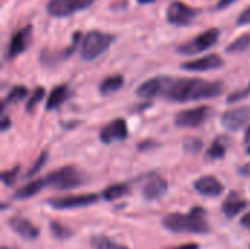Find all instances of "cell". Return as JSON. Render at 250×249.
<instances>
[{
    "label": "cell",
    "mask_w": 250,
    "mask_h": 249,
    "mask_svg": "<svg viewBox=\"0 0 250 249\" xmlns=\"http://www.w3.org/2000/svg\"><path fill=\"white\" fill-rule=\"evenodd\" d=\"M168 249H199V245L195 244V242H189V244H183V245H179V247H173V248Z\"/></svg>",
    "instance_id": "cell-35"
},
{
    "label": "cell",
    "mask_w": 250,
    "mask_h": 249,
    "mask_svg": "<svg viewBox=\"0 0 250 249\" xmlns=\"http://www.w3.org/2000/svg\"><path fill=\"white\" fill-rule=\"evenodd\" d=\"M248 207V201L245 200V198H242L237 192H231L227 198H226V201H224V204H223V207H221V211L224 213V216L227 217V219H234L237 214H240L245 208Z\"/></svg>",
    "instance_id": "cell-18"
},
{
    "label": "cell",
    "mask_w": 250,
    "mask_h": 249,
    "mask_svg": "<svg viewBox=\"0 0 250 249\" xmlns=\"http://www.w3.org/2000/svg\"><path fill=\"white\" fill-rule=\"evenodd\" d=\"M95 0H48L47 12L54 18H66L88 9Z\"/></svg>",
    "instance_id": "cell-7"
},
{
    "label": "cell",
    "mask_w": 250,
    "mask_h": 249,
    "mask_svg": "<svg viewBox=\"0 0 250 249\" xmlns=\"http://www.w3.org/2000/svg\"><path fill=\"white\" fill-rule=\"evenodd\" d=\"M7 223H9V227L23 239L35 241L40 236V229L31 220H28L22 216H13L9 219Z\"/></svg>",
    "instance_id": "cell-13"
},
{
    "label": "cell",
    "mask_w": 250,
    "mask_h": 249,
    "mask_svg": "<svg viewBox=\"0 0 250 249\" xmlns=\"http://www.w3.org/2000/svg\"><path fill=\"white\" fill-rule=\"evenodd\" d=\"M195 189L198 194L204 195V197H220L224 192V185L215 178V176H204L199 178L195 183H193Z\"/></svg>",
    "instance_id": "cell-16"
},
{
    "label": "cell",
    "mask_w": 250,
    "mask_h": 249,
    "mask_svg": "<svg viewBox=\"0 0 250 249\" xmlns=\"http://www.w3.org/2000/svg\"><path fill=\"white\" fill-rule=\"evenodd\" d=\"M237 23L239 25H250V6L246 10H243L240 13L239 19H237Z\"/></svg>",
    "instance_id": "cell-33"
},
{
    "label": "cell",
    "mask_w": 250,
    "mask_h": 249,
    "mask_svg": "<svg viewBox=\"0 0 250 249\" xmlns=\"http://www.w3.org/2000/svg\"><path fill=\"white\" fill-rule=\"evenodd\" d=\"M250 48V34H243L227 45L229 53H242Z\"/></svg>",
    "instance_id": "cell-26"
},
{
    "label": "cell",
    "mask_w": 250,
    "mask_h": 249,
    "mask_svg": "<svg viewBox=\"0 0 250 249\" xmlns=\"http://www.w3.org/2000/svg\"><path fill=\"white\" fill-rule=\"evenodd\" d=\"M163 226L174 233H208L209 225L207 211L202 207H193L188 214L171 213L163 219Z\"/></svg>",
    "instance_id": "cell-2"
},
{
    "label": "cell",
    "mask_w": 250,
    "mask_h": 249,
    "mask_svg": "<svg viewBox=\"0 0 250 249\" xmlns=\"http://www.w3.org/2000/svg\"><path fill=\"white\" fill-rule=\"evenodd\" d=\"M50 232L53 233V236L56 239H67L72 236V230L69 227H66L62 223H57V222H51L50 225Z\"/></svg>",
    "instance_id": "cell-27"
},
{
    "label": "cell",
    "mask_w": 250,
    "mask_h": 249,
    "mask_svg": "<svg viewBox=\"0 0 250 249\" xmlns=\"http://www.w3.org/2000/svg\"><path fill=\"white\" fill-rule=\"evenodd\" d=\"M198 13L199 12L195 7H192L180 0H176V1H171L167 7V21L171 25L183 26V25L190 23Z\"/></svg>",
    "instance_id": "cell-8"
},
{
    "label": "cell",
    "mask_w": 250,
    "mask_h": 249,
    "mask_svg": "<svg viewBox=\"0 0 250 249\" xmlns=\"http://www.w3.org/2000/svg\"><path fill=\"white\" fill-rule=\"evenodd\" d=\"M125 84V78L122 75H111L101 81L100 84V92L103 95H110L116 91H119Z\"/></svg>",
    "instance_id": "cell-21"
},
{
    "label": "cell",
    "mask_w": 250,
    "mask_h": 249,
    "mask_svg": "<svg viewBox=\"0 0 250 249\" xmlns=\"http://www.w3.org/2000/svg\"><path fill=\"white\" fill-rule=\"evenodd\" d=\"M1 249H18V248H15V247H12V248H10V247H3Z\"/></svg>",
    "instance_id": "cell-42"
},
{
    "label": "cell",
    "mask_w": 250,
    "mask_h": 249,
    "mask_svg": "<svg viewBox=\"0 0 250 249\" xmlns=\"http://www.w3.org/2000/svg\"><path fill=\"white\" fill-rule=\"evenodd\" d=\"M26 95H28L26 87H23V85H16V87H13V88L9 91L6 100L3 101V107H4L6 104H16V103L22 101Z\"/></svg>",
    "instance_id": "cell-25"
},
{
    "label": "cell",
    "mask_w": 250,
    "mask_h": 249,
    "mask_svg": "<svg viewBox=\"0 0 250 249\" xmlns=\"http://www.w3.org/2000/svg\"><path fill=\"white\" fill-rule=\"evenodd\" d=\"M48 160V154L47 153H42L40 157H38V160H37V163L31 167V170L28 172V178H32L35 173H38L41 169H42V166L45 164V161Z\"/></svg>",
    "instance_id": "cell-30"
},
{
    "label": "cell",
    "mask_w": 250,
    "mask_h": 249,
    "mask_svg": "<svg viewBox=\"0 0 250 249\" xmlns=\"http://www.w3.org/2000/svg\"><path fill=\"white\" fill-rule=\"evenodd\" d=\"M98 200L100 197L97 194H78V195L51 198L48 200V205L57 210H67V208H78V207H88L97 204Z\"/></svg>",
    "instance_id": "cell-9"
},
{
    "label": "cell",
    "mask_w": 250,
    "mask_h": 249,
    "mask_svg": "<svg viewBox=\"0 0 250 249\" xmlns=\"http://www.w3.org/2000/svg\"><path fill=\"white\" fill-rule=\"evenodd\" d=\"M152 1H155V0H138V3H141V4H148V3H152Z\"/></svg>",
    "instance_id": "cell-41"
},
{
    "label": "cell",
    "mask_w": 250,
    "mask_h": 249,
    "mask_svg": "<svg viewBox=\"0 0 250 249\" xmlns=\"http://www.w3.org/2000/svg\"><path fill=\"white\" fill-rule=\"evenodd\" d=\"M223 91H224V84L218 81L167 76L163 97L176 103H188L196 100L215 98Z\"/></svg>",
    "instance_id": "cell-1"
},
{
    "label": "cell",
    "mask_w": 250,
    "mask_h": 249,
    "mask_svg": "<svg viewBox=\"0 0 250 249\" xmlns=\"http://www.w3.org/2000/svg\"><path fill=\"white\" fill-rule=\"evenodd\" d=\"M31 35H32V26L31 25H26V26L18 29L9 41L6 57L9 60H12V59L18 57L21 53H23L31 43Z\"/></svg>",
    "instance_id": "cell-10"
},
{
    "label": "cell",
    "mask_w": 250,
    "mask_h": 249,
    "mask_svg": "<svg viewBox=\"0 0 250 249\" xmlns=\"http://www.w3.org/2000/svg\"><path fill=\"white\" fill-rule=\"evenodd\" d=\"M246 151H248V154H250V144H249V147H248V150H246Z\"/></svg>",
    "instance_id": "cell-43"
},
{
    "label": "cell",
    "mask_w": 250,
    "mask_h": 249,
    "mask_svg": "<svg viewBox=\"0 0 250 249\" xmlns=\"http://www.w3.org/2000/svg\"><path fill=\"white\" fill-rule=\"evenodd\" d=\"M211 114H212V109L209 106H198L193 109H186L179 112L174 116V123L179 128H198L204 125Z\"/></svg>",
    "instance_id": "cell-6"
},
{
    "label": "cell",
    "mask_w": 250,
    "mask_h": 249,
    "mask_svg": "<svg viewBox=\"0 0 250 249\" xmlns=\"http://www.w3.org/2000/svg\"><path fill=\"white\" fill-rule=\"evenodd\" d=\"M226 151H227V139L226 138H217L212 145L208 148L207 151V160H220V158H224L226 156Z\"/></svg>",
    "instance_id": "cell-22"
},
{
    "label": "cell",
    "mask_w": 250,
    "mask_h": 249,
    "mask_svg": "<svg viewBox=\"0 0 250 249\" xmlns=\"http://www.w3.org/2000/svg\"><path fill=\"white\" fill-rule=\"evenodd\" d=\"M245 141H246V142H250V125L248 126L246 132H245Z\"/></svg>",
    "instance_id": "cell-40"
},
{
    "label": "cell",
    "mask_w": 250,
    "mask_h": 249,
    "mask_svg": "<svg viewBox=\"0 0 250 249\" xmlns=\"http://www.w3.org/2000/svg\"><path fill=\"white\" fill-rule=\"evenodd\" d=\"M92 249H129L125 245H119L105 235H95L91 238Z\"/></svg>",
    "instance_id": "cell-23"
},
{
    "label": "cell",
    "mask_w": 250,
    "mask_h": 249,
    "mask_svg": "<svg viewBox=\"0 0 250 249\" xmlns=\"http://www.w3.org/2000/svg\"><path fill=\"white\" fill-rule=\"evenodd\" d=\"M127 192H129V186L127 185L116 183V185H111V186L105 188L104 192H103V197L107 201H114V200H119V198L125 197Z\"/></svg>",
    "instance_id": "cell-24"
},
{
    "label": "cell",
    "mask_w": 250,
    "mask_h": 249,
    "mask_svg": "<svg viewBox=\"0 0 250 249\" xmlns=\"http://www.w3.org/2000/svg\"><path fill=\"white\" fill-rule=\"evenodd\" d=\"M167 189H168L167 181H166L164 178L157 176V178L149 179V181L144 185V188H142V197H144L146 201H157V200H160L163 195H166Z\"/></svg>",
    "instance_id": "cell-17"
},
{
    "label": "cell",
    "mask_w": 250,
    "mask_h": 249,
    "mask_svg": "<svg viewBox=\"0 0 250 249\" xmlns=\"http://www.w3.org/2000/svg\"><path fill=\"white\" fill-rule=\"evenodd\" d=\"M44 181H45L47 186H51L59 191L75 189L85 182L83 173L79 169H76L75 166H64L62 169H57V170L48 173Z\"/></svg>",
    "instance_id": "cell-4"
},
{
    "label": "cell",
    "mask_w": 250,
    "mask_h": 249,
    "mask_svg": "<svg viewBox=\"0 0 250 249\" xmlns=\"http://www.w3.org/2000/svg\"><path fill=\"white\" fill-rule=\"evenodd\" d=\"M250 94V85L248 88H245V90H240V91H236V92H233L229 98H227V101L229 103H234V101H239V100H243L245 97H248Z\"/></svg>",
    "instance_id": "cell-32"
},
{
    "label": "cell",
    "mask_w": 250,
    "mask_h": 249,
    "mask_svg": "<svg viewBox=\"0 0 250 249\" xmlns=\"http://www.w3.org/2000/svg\"><path fill=\"white\" fill-rule=\"evenodd\" d=\"M234 1H237V0H220V1L217 3V10L226 9V7H229L230 4H233Z\"/></svg>",
    "instance_id": "cell-34"
},
{
    "label": "cell",
    "mask_w": 250,
    "mask_h": 249,
    "mask_svg": "<svg viewBox=\"0 0 250 249\" xmlns=\"http://www.w3.org/2000/svg\"><path fill=\"white\" fill-rule=\"evenodd\" d=\"M44 185H45V181H44V179H35V181H32V182L23 185L22 188H19V189L13 194V198H15V200H28V198H31V197H34V195H37V194H40V192L42 191Z\"/></svg>",
    "instance_id": "cell-20"
},
{
    "label": "cell",
    "mask_w": 250,
    "mask_h": 249,
    "mask_svg": "<svg viewBox=\"0 0 250 249\" xmlns=\"http://www.w3.org/2000/svg\"><path fill=\"white\" fill-rule=\"evenodd\" d=\"M154 144L151 142V141H146V144H139V150H145V148H149V147H152Z\"/></svg>",
    "instance_id": "cell-39"
},
{
    "label": "cell",
    "mask_w": 250,
    "mask_h": 249,
    "mask_svg": "<svg viewBox=\"0 0 250 249\" xmlns=\"http://www.w3.org/2000/svg\"><path fill=\"white\" fill-rule=\"evenodd\" d=\"M114 41V35L100 29H91L81 38V56L85 62H92L105 53Z\"/></svg>",
    "instance_id": "cell-3"
},
{
    "label": "cell",
    "mask_w": 250,
    "mask_h": 249,
    "mask_svg": "<svg viewBox=\"0 0 250 249\" xmlns=\"http://www.w3.org/2000/svg\"><path fill=\"white\" fill-rule=\"evenodd\" d=\"M220 38V29L218 28H209L205 32L196 35L190 41L183 43L177 47V51L185 56H193L198 53H202L208 48H211Z\"/></svg>",
    "instance_id": "cell-5"
},
{
    "label": "cell",
    "mask_w": 250,
    "mask_h": 249,
    "mask_svg": "<svg viewBox=\"0 0 250 249\" xmlns=\"http://www.w3.org/2000/svg\"><path fill=\"white\" fill-rule=\"evenodd\" d=\"M221 66H224V60L218 54H208V56L199 57L196 60H190V62L182 63V69L190 70V72L214 70V69H220Z\"/></svg>",
    "instance_id": "cell-14"
},
{
    "label": "cell",
    "mask_w": 250,
    "mask_h": 249,
    "mask_svg": "<svg viewBox=\"0 0 250 249\" xmlns=\"http://www.w3.org/2000/svg\"><path fill=\"white\" fill-rule=\"evenodd\" d=\"M127 136H129L127 125H126V120L122 117L113 119L100 132V139L104 144H113L116 141H125Z\"/></svg>",
    "instance_id": "cell-11"
},
{
    "label": "cell",
    "mask_w": 250,
    "mask_h": 249,
    "mask_svg": "<svg viewBox=\"0 0 250 249\" xmlns=\"http://www.w3.org/2000/svg\"><path fill=\"white\" fill-rule=\"evenodd\" d=\"M250 119V107H237L223 113L221 123L227 131L237 132L242 129Z\"/></svg>",
    "instance_id": "cell-12"
},
{
    "label": "cell",
    "mask_w": 250,
    "mask_h": 249,
    "mask_svg": "<svg viewBox=\"0 0 250 249\" xmlns=\"http://www.w3.org/2000/svg\"><path fill=\"white\" fill-rule=\"evenodd\" d=\"M69 97V88L67 85H57L51 90L48 98H47V104L45 109L47 110H54L59 109Z\"/></svg>",
    "instance_id": "cell-19"
},
{
    "label": "cell",
    "mask_w": 250,
    "mask_h": 249,
    "mask_svg": "<svg viewBox=\"0 0 250 249\" xmlns=\"http://www.w3.org/2000/svg\"><path fill=\"white\" fill-rule=\"evenodd\" d=\"M44 95H45V91H44V88L42 87H38V88H35V91L32 92V95L29 97V100H28V103H26V112H32L34 109H35V106L44 98Z\"/></svg>",
    "instance_id": "cell-28"
},
{
    "label": "cell",
    "mask_w": 250,
    "mask_h": 249,
    "mask_svg": "<svg viewBox=\"0 0 250 249\" xmlns=\"http://www.w3.org/2000/svg\"><path fill=\"white\" fill-rule=\"evenodd\" d=\"M9 126H10V122H9V119H7L6 116H3V119H1V131H6Z\"/></svg>",
    "instance_id": "cell-38"
},
{
    "label": "cell",
    "mask_w": 250,
    "mask_h": 249,
    "mask_svg": "<svg viewBox=\"0 0 250 249\" xmlns=\"http://www.w3.org/2000/svg\"><path fill=\"white\" fill-rule=\"evenodd\" d=\"M202 148V141L201 139H189L185 144V150L190 154H196Z\"/></svg>",
    "instance_id": "cell-31"
},
{
    "label": "cell",
    "mask_w": 250,
    "mask_h": 249,
    "mask_svg": "<svg viewBox=\"0 0 250 249\" xmlns=\"http://www.w3.org/2000/svg\"><path fill=\"white\" fill-rule=\"evenodd\" d=\"M18 173H19V167H18V166L13 167V169H10V170L3 172V173H1V181H3V183L7 185V186H12V183H15V181H16Z\"/></svg>",
    "instance_id": "cell-29"
},
{
    "label": "cell",
    "mask_w": 250,
    "mask_h": 249,
    "mask_svg": "<svg viewBox=\"0 0 250 249\" xmlns=\"http://www.w3.org/2000/svg\"><path fill=\"white\" fill-rule=\"evenodd\" d=\"M239 173H240L242 176H248V178H250V163L243 164V166L239 169Z\"/></svg>",
    "instance_id": "cell-37"
},
{
    "label": "cell",
    "mask_w": 250,
    "mask_h": 249,
    "mask_svg": "<svg viewBox=\"0 0 250 249\" xmlns=\"http://www.w3.org/2000/svg\"><path fill=\"white\" fill-rule=\"evenodd\" d=\"M167 76H154L142 82L136 88V95L142 98H154V97H163L164 87H166Z\"/></svg>",
    "instance_id": "cell-15"
},
{
    "label": "cell",
    "mask_w": 250,
    "mask_h": 249,
    "mask_svg": "<svg viewBox=\"0 0 250 249\" xmlns=\"http://www.w3.org/2000/svg\"><path fill=\"white\" fill-rule=\"evenodd\" d=\"M240 225H242V226H243L245 229L250 230V213L245 214V216L242 217V220H240Z\"/></svg>",
    "instance_id": "cell-36"
}]
</instances>
